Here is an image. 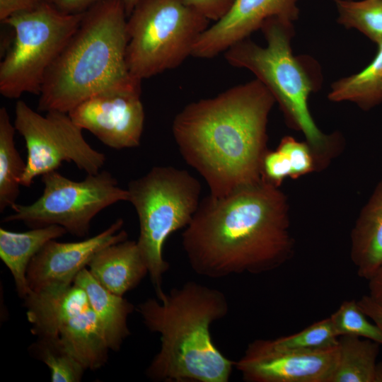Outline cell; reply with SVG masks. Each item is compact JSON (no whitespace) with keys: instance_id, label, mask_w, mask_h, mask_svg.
I'll list each match as a JSON object with an SVG mask.
<instances>
[{"instance_id":"cell-1","label":"cell","mask_w":382,"mask_h":382,"mask_svg":"<svg viewBox=\"0 0 382 382\" xmlns=\"http://www.w3.org/2000/svg\"><path fill=\"white\" fill-rule=\"evenodd\" d=\"M288 197L261 179L220 197H203L182 233L190 267L212 279L260 274L294 255Z\"/></svg>"},{"instance_id":"cell-2","label":"cell","mask_w":382,"mask_h":382,"mask_svg":"<svg viewBox=\"0 0 382 382\" xmlns=\"http://www.w3.org/2000/svg\"><path fill=\"white\" fill-rule=\"evenodd\" d=\"M276 102L258 79L185 106L174 117L173 136L187 165L220 197L262 179L267 126Z\"/></svg>"},{"instance_id":"cell-3","label":"cell","mask_w":382,"mask_h":382,"mask_svg":"<svg viewBox=\"0 0 382 382\" xmlns=\"http://www.w3.org/2000/svg\"><path fill=\"white\" fill-rule=\"evenodd\" d=\"M228 309L224 292L193 281L137 305L146 328L160 335V349L146 376L161 382L228 381L234 361L219 351L210 334L211 325Z\"/></svg>"},{"instance_id":"cell-4","label":"cell","mask_w":382,"mask_h":382,"mask_svg":"<svg viewBox=\"0 0 382 382\" xmlns=\"http://www.w3.org/2000/svg\"><path fill=\"white\" fill-rule=\"evenodd\" d=\"M127 16L121 0H100L83 13L81 23L47 71L38 110L69 113L100 92L139 88L126 60Z\"/></svg>"},{"instance_id":"cell-5","label":"cell","mask_w":382,"mask_h":382,"mask_svg":"<svg viewBox=\"0 0 382 382\" xmlns=\"http://www.w3.org/2000/svg\"><path fill=\"white\" fill-rule=\"evenodd\" d=\"M260 30L265 47L246 38L226 50L225 59L233 66L250 71L269 89L288 123L304 135L321 168L333 157L337 146L334 136L325 134L317 127L308 109L309 96L320 82L316 63L293 54L294 23L273 18Z\"/></svg>"},{"instance_id":"cell-6","label":"cell","mask_w":382,"mask_h":382,"mask_svg":"<svg viewBox=\"0 0 382 382\" xmlns=\"http://www.w3.org/2000/svg\"><path fill=\"white\" fill-rule=\"evenodd\" d=\"M127 190L139 224L137 243L158 298L164 293L163 277L169 269L164 243L192 221L202 199V186L187 170L166 166H155L131 180Z\"/></svg>"},{"instance_id":"cell-7","label":"cell","mask_w":382,"mask_h":382,"mask_svg":"<svg viewBox=\"0 0 382 382\" xmlns=\"http://www.w3.org/2000/svg\"><path fill=\"white\" fill-rule=\"evenodd\" d=\"M209 21L179 0H139L127 21L130 74L141 81L180 66Z\"/></svg>"},{"instance_id":"cell-8","label":"cell","mask_w":382,"mask_h":382,"mask_svg":"<svg viewBox=\"0 0 382 382\" xmlns=\"http://www.w3.org/2000/svg\"><path fill=\"white\" fill-rule=\"evenodd\" d=\"M83 13H65L43 1L2 22L14 31L12 47L0 63L3 96L40 95L47 71L77 30Z\"/></svg>"},{"instance_id":"cell-9","label":"cell","mask_w":382,"mask_h":382,"mask_svg":"<svg viewBox=\"0 0 382 382\" xmlns=\"http://www.w3.org/2000/svg\"><path fill=\"white\" fill-rule=\"evenodd\" d=\"M32 332L96 370L110 349L85 291L73 283L30 291L24 299Z\"/></svg>"},{"instance_id":"cell-10","label":"cell","mask_w":382,"mask_h":382,"mask_svg":"<svg viewBox=\"0 0 382 382\" xmlns=\"http://www.w3.org/2000/svg\"><path fill=\"white\" fill-rule=\"evenodd\" d=\"M41 196L28 205L15 204L3 222L20 221L32 228L58 225L74 236L88 233L93 217L106 207L128 201L127 190L106 170L88 174L82 181L70 180L56 170L42 176Z\"/></svg>"},{"instance_id":"cell-11","label":"cell","mask_w":382,"mask_h":382,"mask_svg":"<svg viewBox=\"0 0 382 382\" xmlns=\"http://www.w3.org/2000/svg\"><path fill=\"white\" fill-rule=\"evenodd\" d=\"M13 124L28 152L22 186H30L36 177L56 170L64 161L74 163L87 174L99 173L105 164V155L87 143L83 129L69 113L50 110L43 116L18 100Z\"/></svg>"},{"instance_id":"cell-12","label":"cell","mask_w":382,"mask_h":382,"mask_svg":"<svg viewBox=\"0 0 382 382\" xmlns=\"http://www.w3.org/2000/svg\"><path fill=\"white\" fill-rule=\"evenodd\" d=\"M140 96L141 87L108 89L83 100L69 115L108 147H137L145 119Z\"/></svg>"},{"instance_id":"cell-13","label":"cell","mask_w":382,"mask_h":382,"mask_svg":"<svg viewBox=\"0 0 382 382\" xmlns=\"http://www.w3.org/2000/svg\"><path fill=\"white\" fill-rule=\"evenodd\" d=\"M338 355V345L296 351L276 348L270 339H257L234 366L247 382H330Z\"/></svg>"},{"instance_id":"cell-14","label":"cell","mask_w":382,"mask_h":382,"mask_svg":"<svg viewBox=\"0 0 382 382\" xmlns=\"http://www.w3.org/2000/svg\"><path fill=\"white\" fill-rule=\"evenodd\" d=\"M123 224V219H118L100 233L81 241H48L28 265L26 277L30 291L72 284L98 252L127 239Z\"/></svg>"},{"instance_id":"cell-15","label":"cell","mask_w":382,"mask_h":382,"mask_svg":"<svg viewBox=\"0 0 382 382\" xmlns=\"http://www.w3.org/2000/svg\"><path fill=\"white\" fill-rule=\"evenodd\" d=\"M298 0H233L228 12L209 25L195 42L192 56L209 59L243 40L268 20L294 23L298 19Z\"/></svg>"},{"instance_id":"cell-16","label":"cell","mask_w":382,"mask_h":382,"mask_svg":"<svg viewBox=\"0 0 382 382\" xmlns=\"http://www.w3.org/2000/svg\"><path fill=\"white\" fill-rule=\"evenodd\" d=\"M88 266L103 286L122 296L149 274L137 241L127 239L100 250Z\"/></svg>"},{"instance_id":"cell-17","label":"cell","mask_w":382,"mask_h":382,"mask_svg":"<svg viewBox=\"0 0 382 382\" xmlns=\"http://www.w3.org/2000/svg\"><path fill=\"white\" fill-rule=\"evenodd\" d=\"M350 240V257L357 274L368 280L382 265V180L361 209Z\"/></svg>"},{"instance_id":"cell-18","label":"cell","mask_w":382,"mask_h":382,"mask_svg":"<svg viewBox=\"0 0 382 382\" xmlns=\"http://www.w3.org/2000/svg\"><path fill=\"white\" fill-rule=\"evenodd\" d=\"M74 283L86 293L109 349L118 351L130 334L127 318L134 306L122 296L103 286L86 267L76 275Z\"/></svg>"},{"instance_id":"cell-19","label":"cell","mask_w":382,"mask_h":382,"mask_svg":"<svg viewBox=\"0 0 382 382\" xmlns=\"http://www.w3.org/2000/svg\"><path fill=\"white\" fill-rule=\"evenodd\" d=\"M66 232L58 225L33 228L25 232L0 228V257L11 271L21 297L25 299L30 293L26 274L32 259L48 241Z\"/></svg>"},{"instance_id":"cell-20","label":"cell","mask_w":382,"mask_h":382,"mask_svg":"<svg viewBox=\"0 0 382 382\" xmlns=\"http://www.w3.org/2000/svg\"><path fill=\"white\" fill-rule=\"evenodd\" d=\"M381 345L357 335L338 338V359L330 382H382Z\"/></svg>"},{"instance_id":"cell-21","label":"cell","mask_w":382,"mask_h":382,"mask_svg":"<svg viewBox=\"0 0 382 382\" xmlns=\"http://www.w3.org/2000/svg\"><path fill=\"white\" fill-rule=\"evenodd\" d=\"M328 97L332 102L354 103L363 110L382 102V43L378 44L377 53L367 66L334 82Z\"/></svg>"},{"instance_id":"cell-22","label":"cell","mask_w":382,"mask_h":382,"mask_svg":"<svg viewBox=\"0 0 382 382\" xmlns=\"http://www.w3.org/2000/svg\"><path fill=\"white\" fill-rule=\"evenodd\" d=\"M14 124L6 108L0 109V211L16 204L26 169L16 147Z\"/></svg>"},{"instance_id":"cell-23","label":"cell","mask_w":382,"mask_h":382,"mask_svg":"<svg viewBox=\"0 0 382 382\" xmlns=\"http://www.w3.org/2000/svg\"><path fill=\"white\" fill-rule=\"evenodd\" d=\"M335 3L339 23L382 43V0H335Z\"/></svg>"},{"instance_id":"cell-24","label":"cell","mask_w":382,"mask_h":382,"mask_svg":"<svg viewBox=\"0 0 382 382\" xmlns=\"http://www.w3.org/2000/svg\"><path fill=\"white\" fill-rule=\"evenodd\" d=\"M338 338L330 317L314 323L300 332L270 339L276 348L296 351H313L337 346Z\"/></svg>"},{"instance_id":"cell-25","label":"cell","mask_w":382,"mask_h":382,"mask_svg":"<svg viewBox=\"0 0 382 382\" xmlns=\"http://www.w3.org/2000/svg\"><path fill=\"white\" fill-rule=\"evenodd\" d=\"M338 337L357 335L382 345V332L362 311L356 300L344 301L330 316Z\"/></svg>"},{"instance_id":"cell-26","label":"cell","mask_w":382,"mask_h":382,"mask_svg":"<svg viewBox=\"0 0 382 382\" xmlns=\"http://www.w3.org/2000/svg\"><path fill=\"white\" fill-rule=\"evenodd\" d=\"M37 358L51 371L52 382H78L86 369L71 354L54 344L38 339L32 346Z\"/></svg>"},{"instance_id":"cell-27","label":"cell","mask_w":382,"mask_h":382,"mask_svg":"<svg viewBox=\"0 0 382 382\" xmlns=\"http://www.w3.org/2000/svg\"><path fill=\"white\" fill-rule=\"evenodd\" d=\"M277 149L288 158L291 178H298L318 168L315 155L306 141H299L292 137L286 136L281 139Z\"/></svg>"},{"instance_id":"cell-28","label":"cell","mask_w":382,"mask_h":382,"mask_svg":"<svg viewBox=\"0 0 382 382\" xmlns=\"http://www.w3.org/2000/svg\"><path fill=\"white\" fill-rule=\"evenodd\" d=\"M261 173L262 179L280 187L286 177H291V168L283 152L277 149L267 150L262 158Z\"/></svg>"},{"instance_id":"cell-29","label":"cell","mask_w":382,"mask_h":382,"mask_svg":"<svg viewBox=\"0 0 382 382\" xmlns=\"http://www.w3.org/2000/svg\"><path fill=\"white\" fill-rule=\"evenodd\" d=\"M209 21L220 20L229 10L233 0H179Z\"/></svg>"},{"instance_id":"cell-30","label":"cell","mask_w":382,"mask_h":382,"mask_svg":"<svg viewBox=\"0 0 382 382\" xmlns=\"http://www.w3.org/2000/svg\"><path fill=\"white\" fill-rule=\"evenodd\" d=\"M45 0H0V21L3 22L10 16L31 11Z\"/></svg>"},{"instance_id":"cell-31","label":"cell","mask_w":382,"mask_h":382,"mask_svg":"<svg viewBox=\"0 0 382 382\" xmlns=\"http://www.w3.org/2000/svg\"><path fill=\"white\" fill-rule=\"evenodd\" d=\"M100 0H45L55 8L69 14L81 13L86 11Z\"/></svg>"},{"instance_id":"cell-32","label":"cell","mask_w":382,"mask_h":382,"mask_svg":"<svg viewBox=\"0 0 382 382\" xmlns=\"http://www.w3.org/2000/svg\"><path fill=\"white\" fill-rule=\"evenodd\" d=\"M362 311L382 332V306L376 303L369 295H364L357 301Z\"/></svg>"},{"instance_id":"cell-33","label":"cell","mask_w":382,"mask_h":382,"mask_svg":"<svg viewBox=\"0 0 382 382\" xmlns=\"http://www.w3.org/2000/svg\"><path fill=\"white\" fill-rule=\"evenodd\" d=\"M368 281L369 296L376 303L382 306V265Z\"/></svg>"},{"instance_id":"cell-34","label":"cell","mask_w":382,"mask_h":382,"mask_svg":"<svg viewBox=\"0 0 382 382\" xmlns=\"http://www.w3.org/2000/svg\"><path fill=\"white\" fill-rule=\"evenodd\" d=\"M122 3L124 4L126 13L128 16L131 14L132 11H133L134 8L138 3L139 0H121Z\"/></svg>"}]
</instances>
